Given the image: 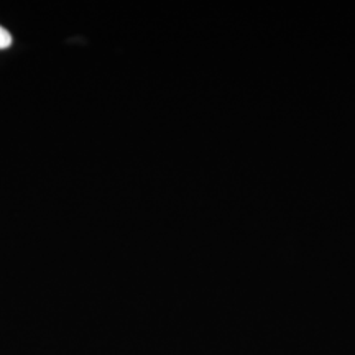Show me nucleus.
Here are the masks:
<instances>
[{
	"label": "nucleus",
	"mask_w": 355,
	"mask_h": 355,
	"mask_svg": "<svg viewBox=\"0 0 355 355\" xmlns=\"http://www.w3.org/2000/svg\"><path fill=\"white\" fill-rule=\"evenodd\" d=\"M12 44V35L3 26H0V50H6Z\"/></svg>",
	"instance_id": "1"
}]
</instances>
